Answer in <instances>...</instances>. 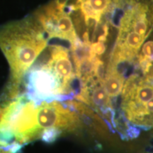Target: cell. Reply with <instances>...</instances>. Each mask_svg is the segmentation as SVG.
Listing matches in <instances>:
<instances>
[{
  "label": "cell",
  "instance_id": "4",
  "mask_svg": "<svg viewBox=\"0 0 153 153\" xmlns=\"http://www.w3.org/2000/svg\"><path fill=\"white\" fill-rule=\"evenodd\" d=\"M70 15L62 9V5L57 1H51L35 12V17L48 39L57 38L69 41L73 45L78 38Z\"/></svg>",
  "mask_w": 153,
  "mask_h": 153
},
{
  "label": "cell",
  "instance_id": "1",
  "mask_svg": "<svg viewBox=\"0 0 153 153\" xmlns=\"http://www.w3.org/2000/svg\"><path fill=\"white\" fill-rule=\"evenodd\" d=\"M48 43V38L33 16L0 26V49L10 68L1 98H14L22 92L25 75Z\"/></svg>",
  "mask_w": 153,
  "mask_h": 153
},
{
  "label": "cell",
  "instance_id": "7",
  "mask_svg": "<svg viewBox=\"0 0 153 153\" xmlns=\"http://www.w3.org/2000/svg\"><path fill=\"white\" fill-rule=\"evenodd\" d=\"M90 49L91 54L94 56L100 57L101 58V57L106 52V45H105V43H104V42L97 41L94 42V43L91 44Z\"/></svg>",
  "mask_w": 153,
  "mask_h": 153
},
{
  "label": "cell",
  "instance_id": "3",
  "mask_svg": "<svg viewBox=\"0 0 153 153\" xmlns=\"http://www.w3.org/2000/svg\"><path fill=\"white\" fill-rule=\"evenodd\" d=\"M37 124L44 142H54L62 133L73 132L81 126L75 111L63 101L42 102L38 105Z\"/></svg>",
  "mask_w": 153,
  "mask_h": 153
},
{
  "label": "cell",
  "instance_id": "6",
  "mask_svg": "<svg viewBox=\"0 0 153 153\" xmlns=\"http://www.w3.org/2000/svg\"><path fill=\"white\" fill-rule=\"evenodd\" d=\"M88 1L94 10L101 16L106 13L109 5L108 0H88Z\"/></svg>",
  "mask_w": 153,
  "mask_h": 153
},
{
  "label": "cell",
  "instance_id": "5",
  "mask_svg": "<svg viewBox=\"0 0 153 153\" xmlns=\"http://www.w3.org/2000/svg\"><path fill=\"white\" fill-rule=\"evenodd\" d=\"M101 83L108 97L116 98L122 92L125 79L123 74L119 73L114 68L108 66Z\"/></svg>",
  "mask_w": 153,
  "mask_h": 153
},
{
  "label": "cell",
  "instance_id": "8",
  "mask_svg": "<svg viewBox=\"0 0 153 153\" xmlns=\"http://www.w3.org/2000/svg\"><path fill=\"white\" fill-rule=\"evenodd\" d=\"M0 153H16L12 149L0 144Z\"/></svg>",
  "mask_w": 153,
  "mask_h": 153
},
{
  "label": "cell",
  "instance_id": "2",
  "mask_svg": "<svg viewBox=\"0 0 153 153\" xmlns=\"http://www.w3.org/2000/svg\"><path fill=\"white\" fill-rule=\"evenodd\" d=\"M36 60L24 76L22 92L36 104L71 99V93L52 67L41 57Z\"/></svg>",
  "mask_w": 153,
  "mask_h": 153
}]
</instances>
